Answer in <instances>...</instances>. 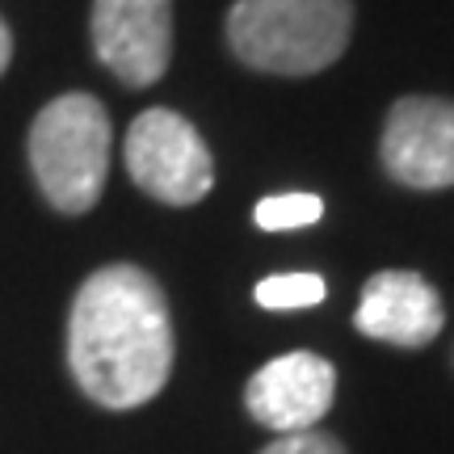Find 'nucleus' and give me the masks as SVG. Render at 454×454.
Returning <instances> with one entry per match:
<instances>
[{"label":"nucleus","instance_id":"nucleus-7","mask_svg":"<svg viewBox=\"0 0 454 454\" xmlns=\"http://www.w3.org/2000/svg\"><path fill=\"white\" fill-rule=\"evenodd\" d=\"M383 168L412 190L454 185V101L404 98L383 127Z\"/></svg>","mask_w":454,"mask_h":454},{"label":"nucleus","instance_id":"nucleus-4","mask_svg":"<svg viewBox=\"0 0 454 454\" xmlns=\"http://www.w3.org/2000/svg\"><path fill=\"white\" fill-rule=\"evenodd\" d=\"M127 173L144 194L168 207H194L215 185V160L202 135L173 110H144L130 122Z\"/></svg>","mask_w":454,"mask_h":454},{"label":"nucleus","instance_id":"nucleus-2","mask_svg":"<svg viewBox=\"0 0 454 454\" xmlns=\"http://www.w3.org/2000/svg\"><path fill=\"white\" fill-rule=\"evenodd\" d=\"M354 34L349 0H236L227 13V43L257 72L311 76L337 64Z\"/></svg>","mask_w":454,"mask_h":454},{"label":"nucleus","instance_id":"nucleus-11","mask_svg":"<svg viewBox=\"0 0 454 454\" xmlns=\"http://www.w3.org/2000/svg\"><path fill=\"white\" fill-rule=\"evenodd\" d=\"M261 454H345V446H340L337 438H328V434L308 429V434H282V438L270 442Z\"/></svg>","mask_w":454,"mask_h":454},{"label":"nucleus","instance_id":"nucleus-9","mask_svg":"<svg viewBox=\"0 0 454 454\" xmlns=\"http://www.w3.org/2000/svg\"><path fill=\"white\" fill-rule=\"evenodd\" d=\"M257 303L270 311H299V308H316L325 303L328 282L320 274H274L257 282Z\"/></svg>","mask_w":454,"mask_h":454},{"label":"nucleus","instance_id":"nucleus-12","mask_svg":"<svg viewBox=\"0 0 454 454\" xmlns=\"http://www.w3.org/2000/svg\"><path fill=\"white\" fill-rule=\"evenodd\" d=\"M9 59H13V34H9V26H4V17H0V76H4V67H9Z\"/></svg>","mask_w":454,"mask_h":454},{"label":"nucleus","instance_id":"nucleus-8","mask_svg":"<svg viewBox=\"0 0 454 454\" xmlns=\"http://www.w3.org/2000/svg\"><path fill=\"white\" fill-rule=\"evenodd\" d=\"M354 325L362 337L400 345V349H421L442 333L446 311L442 294L412 270H383L362 286Z\"/></svg>","mask_w":454,"mask_h":454},{"label":"nucleus","instance_id":"nucleus-5","mask_svg":"<svg viewBox=\"0 0 454 454\" xmlns=\"http://www.w3.org/2000/svg\"><path fill=\"white\" fill-rule=\"evenodd\" d=\"M93 47L122 84H156L173 55V0H93Z\"/></svg>","mask_w":454,"mask_h":454},{"label":"nucleus","instance_id":"nucleus-3","mask_svg":"<svg viewBox=\"0 0 454 454\" xmlns=\"http://www.w3.org/2000/svg\"><path fill=\"white\" fill-rule=\"evenodd\" d=\"M110 114L89 93H64L30 127V164L55 211L81 215L101 198L110 168Z\"/></svg>","mask_w":454,"mask_h":454},{"label":"nucleus","instance_id":"nucleus-10","mask_svg":"<svg viewBox=\"0 0 454 454\" xmlns=\"http://www.w3.org/2000/svg\"><path fill=\"white\" fill-rule=\"evenodd\" d=\"M325 215V202L316 194H270L257 202V227L265 231H291V227H311Z\"/></svg>","mask_w":454,"mask_h":454},{"label":"nucleus","instance_id":"nucleus-1","mask_svg":"<svg viewBox=\"0 0 454 454\" xmlns=\"http://www.w3.org/2000/svg\"><path fill=\"white\" fill-rule=\"evenodd\" d=\"M67 366L101 408H139L173 371V325L160 282L139 265H106L89 278L67 320Z\"/></svg>","mask_w":454,"mask_h":454},{"label":"nucleus","instance_id":"nucleus-6","mask_svg":"<svg viewBox=\"0 0 454 454\" xmlns=\"http://www.w3.org/2000/svg\"><path fill=\"white\" fill-rule=\"evenodd\" d=\"M333 400H337V371L328 357L311 349H294L265 362L244 387V404L253 421L274 429L278 438L316 429L320 417H328Z\"/></svg>","mask_w":454,"mask_h":454}]
</instances>
